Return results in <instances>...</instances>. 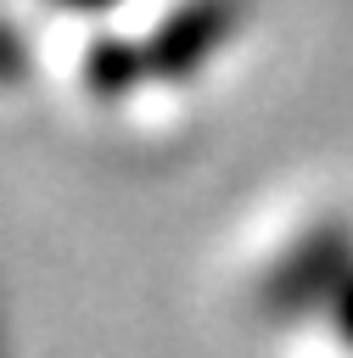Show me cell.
Listing matches in <instances>:
<instances>
[{
    "mask_svg": "<svg viewBox=\"0 0 353 358\" xmlns=\"http://www.w3.org/2000/svg\"><path fill=\"white\" fill-rule=\"evenodd\" d=\"M73 6H112V0H73Z\"/></svg>",
    "mask_w": 353,
    "mask_h": 358,
    "instance_id": "1",
    "label": "cell"
}]
</instances>
